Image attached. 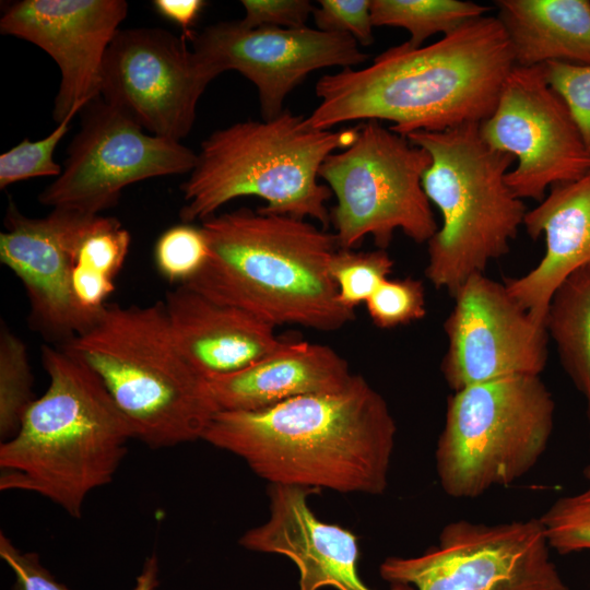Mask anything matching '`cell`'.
Instances as JSON below:
<instances>
[{"label": "cell", "mask_w": 590, "mask_h": 590, "mask_svg": "<svg viewBox=\"0 0 590 590\" xmlns=\"http://www.w3.org/2000/svg\"><path fill=\"white\" fill-rule=\"evenodd\" d=\"M75 115H70L45 138H27L0 155V189L35 177H58L62 167L55 162L54 153L70 129Z\"/></svg>", "instance_id": "cell-30"}, {"label": "cell", "mask_w": 590, "mask_h": 590, "mask_svg": "<svg viewBox=\"0 0 590 590\" xmlns=\"http://www.w3.org/2000/svg\"><path fill=\"white\" fill-rule=\"evenodd\" d=\"M543 68L548 84L567 105L590 153V64L547 62Z\"/></svg>", "instance_id": "cell-32"}, {"label": "cell", "mask_w": 590, "mask_h": 590, "mask_svg": "<svg viewBox=\"0 0 590 590\" xmlns=\"http://www.w3.org/2000/svg\"><path fill=\"white\" fill-rule=\"evenodd\" d=\"M163 303L179 351L205 379L241 370L285 343L271 323L186 285Z\"/></svg>", "instance_id": "cell-19"}, {"label": "cell", "mask_w": 590, "mask_h": 590, "mask_svg": "<svg viewBox=\"0 0 590 590\" xmlns=\"http://www.w3.org/2000/svg\"><path fill=\"white\" fill-rule=\"evenodd\" d=\"M49 376L17 432L0 446V489L39 494L74 518L111 482L133 432L96 374L64 347L43 345Z\"/></svg>", "instance_id": "cell-4"}, {"label": "cell", "mask_w": 590, "mask_h": 590, "mask_svg": "<svg viewBox=\"0 0 590 590\" xmlns=\"http://www.w3.org/2000/svg\"><path fill=\"white\" fill-rule=\"evenodd\" d=\"M429 153L378 120L359 125L356 140L330 154L319 177L335 196L330 223L341 249H354L370 236L386 250L397 229L415 243L438 231L422 186Z\"/></svg>", "instance_id": "cell-9"}, {"label": "cell", "mask_w": 590, "mask_h": 590, "mask_svg": "<svg viewBox=\"0 0 590 590\" xmlns=\"http://www.w3.org/2000/svg\"><path fill=\"white\" fill-rule=\"evenodd\" d=\"M82 111L61 174L38 196L44 205L97 215L115 206L134 182L189 174L194 167L191 149L148 133L101 96Z\"/></svg>", "instance_id": "cell-11"}, {"label": "cell", "mask_w": 590, "mask_h": 590, "mask_svg": "<svg viewBox=\"0 0 590 590\" xmlns=\"http://www.w3.org/2000/svg\"><path fill=\"white\" fill-rule=\"evenodd\" d=\"M130 241L129 232L117 219L101 214L93 217L80 241L71 292L76 307L92 323L107 306Z\"/></svg>", "instance_id": "cell-23"}, {"label": "cell", "mask_w": 590, "mask_h": 590, "mask_svg": "<svg viewBox=\"0 0 590 590\" xmlns=\"http://www.w3.org/2000/svg\"><path fill=\"white\" fill-rule=\"evenodd\" d=\"M188 42L217 75L235 70L252 82L263 120L279 116L286 96L312 71L352 68L368 58L352 36L307 26L246 28L239 21H225Z\"/></svg>", "instance_id": "cell-15"}, {"label": "cell", "mask_w": 590, "mask_h": 590, "mask_svg": "<svg viewBox=\"0 0 590 590\" xmlns=\"http://www.w3.org/2000/svg\"><path fill=\"white\" fill-rule=\"evenodd\" d=\"M444 322L448 345L440 363L452 391L515 376H540L547 362L545 323L533 318L505 283L484 273L452 295Z\"/></svg>", "instance_id": "cell-14"}, {"label": "cell", "mask_w": 590, "mask_h": 590, "mask_svg": "<svg viewBox=\"0 0 590 590\" xmlns=\"http://www.w3.org/2000/svg\"><path fill=\"white\" fill-rule=\"evenodd\" d=\"M128 8L125 0H21L5 8L1 34L38 46L59 67L57 123L101 96L104 58Z\"/></svg>", "instance_id": "cell-16"}, {"label": "cell", "mask_w": 590, "mask_h": 590, "mask_svg": "<svg viewBox=\"0 0 590 590\" xmlns=\"http://www.w3.org/2000/svg\"><path fill=\"white\" fill-rule=\"evenodd\" d=\"M187 40L158 27L119 30L104 58L101 97L148 133L181 141L217 76Z\"/></svg>", "instance_id": "cell-12"}, {"label": "cell", "mask_w": 590, "mask_h": 590, "mask_svg": "<svg viewBox=\"0 0 590 590\" xmlns=\"http://www.w3.org/2000/svg\"><path fill=\"white\" fill-rule=\"evenodd\" d=\"M540 518L494 524L447 523L439 544L415 557H388L382 579L415 590H569L550 555Z\"/></svg>", "instance_id": "cell-10"}, {"label": "cell", "mask_w": 590, "mask_h": 590, "mask_svg": "<svg viewBox=\"0 0 590 590\" xmlns=\"http://www.w3.org/2000/svg\"><path fill=\"white\" fill-rule=\"evenodd\" d=\"M94 216L54 208L45 217L33 219L10 202L0 233V260L23 283L32 323L62 344L92 326L74 303L71 276L78 247Z\"/></svg>", "instance_id": "cell-17"}, {"label": "cell", "mask_w": 590, "mask_h": 590, "mask_svg": "<svg viewBox=\"0 0 590 590\" xmlns=\"http://www.w3.org/2000/svg\"><path fill=\"white\" fill-rule=\"evenodd\" d=\"M555 403L540 376H515L452 391L435 462L442 491L476 498L530 472L545 452Z\"/></svg>", "instance_id": "cell-8"}, {"label": "cell", "mask_w": 590, "mask_h": 590, "mask_svg": "<svg viewBox=\"0 0 590 590\" xmlns=\"http://www.w3.org/2000/svg\"><path fill=\"white\" fill-rule=\"evenodd\" d=\"M590 416V415H589Z\"/></svg>", "instance_id": "cell-38"}, {"label": "cell", "mask_w": 590, "mask_h": 590, "mask_svg": "<svg viewBox=\"0 0 590 590\" xmlns=\"http://www.w3.org/2000/svg\"><path fill=\"white\" fill-rule=\"evenodd\" d=\"M406 138L430 155L422 186L442 219L427 241L425 275L452 296L469 278L505 256L523 225L526 205L506 182L515 157L489 146L480 123Z\"/></svg>", "instance_id": "cell-7"}, {"label": "cell", "mask_w": 590, "mask_h": 590, "mask_svg": "<svg viewBox=\"0 0 590 590\" xmlns=\"http://www.w3.org/2000/svg\"><path fill=\"white\" fill-rule=\"evenodd\" d=\"M312 16L317 30L352 36L358 45L374 43L370 0H320Z\"/></svg>", "instance_id": "cell-33"}, {"label": "cell", "mask_w": 590, "mask_h": 590, "mask_svg": "<svg viewBox=\"0 0 590 590\" xmlns=\"http://www.w3.org/2000/svg\"><path fill=\"white\" fill-rule=\"evenodd\" d=\"M210 255L202 227L182 223L166 229L154 246L160 273L179 285L189 282L205 264Z\"/></svg>", "instance_id": "cell-29"}, {"label": "cell", "mask_w": 590, "mask_h": 590, "mask_svg": "<svg viewBox=\"0 0 590 590\" xmlns=\"http://www.w3.org/2000/svg\"><path fill=\"white\" fill-rule=\"evenodd\" d=\"M397 425L361 375L343 390L259 411H219L202 439L241 458L270 484L381 495Z\"/></svg>", "instance_id": "cell-2"}, {"label": "cell", "mask_w": 590, "mask_h": 590, "mask_svg": "<svg viewBox=\"0 0 590 590\" xmlns=\"http://www.w3.org/2000/svg\"><path fill=\"white\" fill-rule=\"evenodd\" d=\"M210 247L186 285L272 326L335 331L355 319L329 267L340 248L334 233L290 215L246 208L202 222Z\"/></svg>", "instance_id": "cell-3"}, {"label": "cell", "mask_w": 590, "mask_h": 590, "mask_svg": "<svg viewBox=\"0 0 590 590\" xmlns=\"http://www.w3.org/2000/svg\"><path fill=\"white\" fill-rule=\"evenodd\" d=\"M62 347L96 374L134 438L151 448L202 439L216 413L205 378L173 338L163 302L107 304L91 327Z\"/></svg>", "instance_id": "cell-6"}, {"label": "cell", "mask_w": 590, "mask_h": 590, "mask_svg": "<svg viewBox=\"0 0 590 590\" xmlns=\"http://www.w3.org/2000/svg\"><path fill=\"white\" fill-rule=\"evenodd\" d=\"M489 10L491 7L460 0H373L370 7L374 27L406 30V43L413 48L422 47L435 34L448 35Z\"/></svg>", "instance_id": "cell-25"}, {"label": "cell", "mask_w": 590, "mask_h": 590, "mask_svg": "<svg viewBox=\"0 0 590 590\" xmlns=\"http://www.w3.org/2000/svg\"><path fill=\"white\" fill-rule=\"evenodd\" d=\"M319 491L270 484L269 519L245 532L241 546L290 558L299 573L298 590H373L358 574L359 548L356 535L338 524L320 520L308 505ZM389 590H415L392 583Z\"/></svg>", "instance_id": "cell-18"}, {"label": "cell", "mask_w": 590, "mask_h": 590, "mask_svg": "<svg viewBox=\"0 0 590 590\" xmlns=\"http://www.w3.org/2000/svg\"><path fill=\"white\" fill-rule=\"evenodd\" d=\"M241 5L245 16L239 23L246 28H302L315 10L308 0H243Z\"/></svg>", "instance_id": "cell-34"}, {"label": "cell", "mask_w": 590, "mask_h": 590, "mask_svg": "<svg viewBox=\"0 0 590 590\" xmlns=\"http://www.w3.org/2000/svg\"><path fill=\"white\" fill-rule=\"evenodd\" d=\"M365 304L373 323L381 329L404 326L426 315L424 285L413 278L387 279Z\"/></svg>", "instance_id": "cell-31"}, {"label": "cell", "mask_w": 590, "mask_h": 590, "mask_svg": "<svg viewBox=\"0 0 590 590\" xmlns=\"http://www.w3.org/2000/svg\"><path fill=\"white\" fill-rule=\"evenodd\" d=\"M583 474L581 492L557 498L539 517L551 548L560 554L590 551V465Z\"/></svg>", "instance_id": "cell-28"}, {"label": "cell", "mask_w": 590, "mask_h": 590, "mask_svg": "<svg viewBox=\"0 0 590 590\" xmlns=\"http://www.w3.org/2000/svg\"><path fill=\"white\" fill-rule=\"evenodd\" d=\"M33 377L24 342L2 321L0 329V436L11 438L33 403Z\"/></svg>", "instance_id": "cell-26"}, {"label": "cell", "mask_w": 590, "mask_h": 590, "mask_svg": "<svg viewBox=\"0 0 590 590\" xmlns=\"http://www.w3.org/2000/svg\"><path fill=\"white\" fill-rule=\"evenodd\" d=\"M393 270V260L384 249L355 251L339 248L329 271L337 286L340 303L355 310L366 303Z\"/></svg>", "instance_id": "cell-27"}, {"label": "cell", "mask_w": 590, "mask_h": 590, "mask_svg": "<svg viewBox=\"0 0 590 590\" xmlns=\"http://www.w3.org/2000/svg\"><path fill=\"white\" fill-rule=\"evenodd\" d=\"M353 376L330 346L285 341L241 370L205 380L216 412L259 411L300 396L341 391Z\"/></svg>", "instance_id": "cell-21"}, {"label": "cell", "mask_w": 590, "mask_h": 590, "mask_svg": "<svg viewBox=\"0 0 590 590\" xmlns=\"http://www.w3.org/2000/svg\"><path fill=\"white\" fill-rule=\"evenodd\" d=\"M0 557L15 577L14 590H70L42 565L36 553L21 552L3 533H0Z\"/></svg>", "instance_id": "cell-35"}, {"label": "cell", "mask_w": 590, "mask_h": 590, "mask_svg": "<svg viewBox=\"0 0 590 590\" xmlns=\"http://www.w3.org/2000/svg\"><path fill=\"white\" fill-rule=\"evenodd\" d=\"M359 126L338 131L311 127L307 117L283 110L269 120H246L202 141L194 167L181 185L184 223L204 221L227 202L257 197L261 212L310 217L327 229L332 191L318 179L324 160L350 146Z\"/></svg>", "instance_id": "cell-5"}, {"label": "cell", "mask_w": 590, "mask_h": 590, "mask_svg": "<svg viewBox=\"0 0 590 590\" xmlns=\"http://www.w3.org/2000/svg\"><path fill=\"white\" fill-rule=\"evenodd\" d=\"M480 131L489 146L517 158L506 182L521 200L541 202L547 188L590 172V153L543 66H514Z\"/></svg>", "instance_id": "cell-13"}, {"label": "cell", "mask_w": 590, "mask_h": 590, "mask_svg": "<svg viewBox=\"0 0 590 590\" xmlns=\"http://www.w3.org/2000/svg\"><path fill=\"white\" fill-rule=\"evenodd\" d=\"M523 226L534 240L544 235L545 251L534 268L505 285L533 318L545 323L554 292L590 262V172L553 186L539 205L527 211Z\"/></svg>", "instance_id": "cell-20"}, {"label": "cell", "mask_w": 590, "mask_h": 590, "mask_svg": "<svg viewBox=\"0 0 590 590\" xmlns=\"http://www.w3.org/2000/svg\"><path fill=\"white\" fill-rule=\"evenodd\" d=\"M544 322L565 371L587 401L590 415V262L557 287Z\"/></svg>", "instance_id": "cell-24"}, {"label": "cell", "mask_w": 590, "mask_h": 590, "mask_svg": "<svg viewBox=\"0 0 590 590\" xmlns=\"http://www.w3.org/2000/svg\"><path fill=\"white\" fill-rule=\"evenodd\" d=\"M514 66L500 21L483 15L428 46L405 42L368 67L321 76L320 103L307 121L330 130L354 120H386L404 137L481 123L494 111Z\"/></svg>", "instance_id": "cell-1"}, {"label": "cell", "mask_w": 590, "mask_h": 590, "mask_svg": "<svg viewBox=\"0 0 590 590\" xmlns=\"http://www.w3.org/2000/svg\"><path fill=\"white\" fill-rule=\"evenodd\" d=\"M158 562L156 556L145 559L141 574L138 576L133 590H155L158 586Z\"/></svg>", "instance_id": "cell-37"}, {"label": "cell", "mask_w": 590, "mask_h": 590, "mask_svg": "<svg viewBox=\"0 0 590 590\" xmlns=\"http://www.w3.org/2000/svg\"><path fill=\"white\" fill-rule=\"evenodd\" d=\"M152 4L157 13L177 24L189 40L194 34L191 27L206 3L202 0H154Z\"/></svg>", "instance_id": "cell-36"}, {"label": "cell", "mask_w": 590, "mask_h": 590, "mask_svg": "<svg viewBox=\"0 0 590 590\" xmlns=\"http://www.w3.org/2000/svg\"><path fill=\"white\" fill-rule=\"evenodd\" d=\"M515 66L590 64V1L498 0Z\"/></svg>", "instance_id": "cell-22"}]
</instances>
